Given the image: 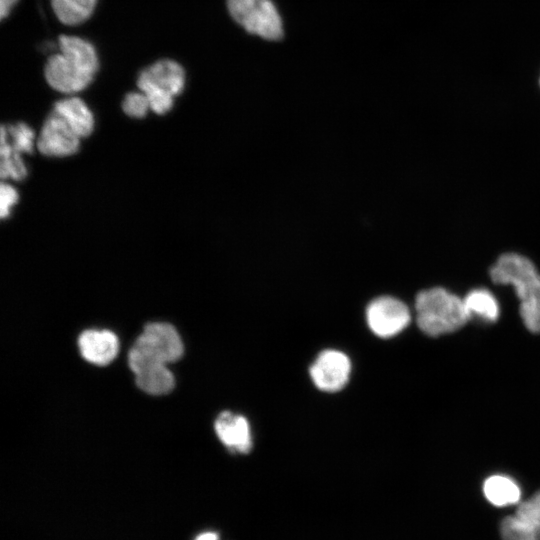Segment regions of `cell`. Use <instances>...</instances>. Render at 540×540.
<instances>
[{
  "instance_id": "obj_19",
  "label": "cell",
  "mask_w": 540,
  "mask_h": 540,
  "mask_svg": "<svg viewBox=\"0 0 540 540\" xmlns=\"http://www.w3.org/2000/svg\"><path fill=\"white\" fill-rule=\"evenodd\" d=\"M1 135L9 146L16 152L32 153L34 145V132L25 123L2 126Z\"/></svg>"
},
{
  "instance_id": "obj_3",
  "label": "cell",
  "mask_w": 540,
  "mask_h": 540,
  "mask_svg": "<svg viewBox=\"0 0 540 540\" xmlns=\"http://www.w3.org/2000/svg\"><path fill=\"white\" fill-rule=\"evenodd\" d=\"M415 309L420 330L429 336L454 332L470 319L464 300L443 287L420 291Z\"/></svg>"
},
{
  "instance_id": "obj_2",
  "label": "cell",
  "mask_w": 540,
  "mask_h": 540,
  "mask_svg": "<svg viewBox=\"0 0 540 540\" xmlns=\"http://www.w3.org/2000/svg\"><path fill=\"white\" fill-rule=\"evenodd\" d=\"M490 277L495 284L514 287L524 325L540 333V273L532 261L518 253H504L490 268Z\"/></svg>"
},
{
  "instance_id": "obj_17",
  "label": "cell",
  "mask_w": 540,
  "mask_h": 540,
  "mask_svg": "<svg viewBox=\"0 0 540 540\" xmlns=\"http://www.w3.org/2000/svg\"><path fill=\"white\" fill-rule=\"evenodd\" d=\"M500 533L503 540H540V523L515 514L502 520Z\"/></svg>"
},
{
  "instance_id": "obj_10",
  "label": "cell",
  "mask_w": 540,
  "mask_h": 540,
  "mask_svg": "<svg viewBox=\"0 0 540 540\" xmlns=\"http://www.w3.org/2000/svg\"><path fill=\"white\" fill-rule=\"evenodd\" d=\"M185 85V71L183 67L172 59H161L146 67L137 78L139 89L143 87H155L170 93L172 96L179 95Z\"/></svg>"
},
{
  "instance_id": "obj_13",
  "label": "cell",
  "mask_w": 540,
  "mask_h": 540,
  "mask_svg": "<svg viewBox=\"0 0 540 540\" xmlns=\"http://www.w3.org/2000/svg\"><path fill=\"white\" fill-rule=\"evenodd\" d=\"M52 111L61 116L80 138L90 135L93 131V114L78 97L71 96L57 101Z\"/></svg>"
},
{
  "instance_id": "obj_24",
  "label": "cell",
  "mask_w": 540,
  "mask_h": 540,
  "mask_svg": "<svg viewBox=\"0 0 540 540\" xmlns=\"http://www.w3.org/2000/svg\"><path fill=\"white\" fill-rule=\"evenodd\" d=\"M17 0H1L0 3V10H1V18L4 19L9 15L10 11L16 4Z\"/></svg>"
},
{
  "instance_id": "obj_25",
  "label": "cell",
  "mask_w": 540,
  "mask_h": 540,
  "mask_svg": "<svg viewBox=\"0 0 540 540\" xmlns=\"http://www.w3.org/2000/svg\"><path fill=\"white\" fill-rule=\"evenodd\" d=\"M195 540H219V536L214 532H205L198 535Z\"/></svg>"
},
{
  "instance_id": "obj_4",
  "label": "cell",
  "mask_w": 540,
  "mask_h": 540,
  "mask_svg": "<svg viewBox=\"0 0 540 540\" xmlns=\"http://www.w3.org/2000/svg\"><path fill=\"white\" fill-rule=\"evenodd\" d=\"M233 20L246 32L265 40L282 38L283 22L272 0H227Z\"/></svg>"
},
{
  "instance_id": "obj_1",
  "label": "cell",
  "mask_w": 540,
  "mask_h": 540,
  "mask_svg": "<svg viewBox=\"0 0 540 540\" xmlns=\"http://www.w3.org/2000/svg\"><path fill=\"white\" fill-rule=\"evenodd\" d=\"M99 61L94 46L73 35L58 38V52L46 61L44 76L56 91L74 94L85 89L94 79Z\"/></svg>"
},
{
  "instance_id": "obj_14",
  "label": "cell",
  "mask_w": 540,
  "mask_h": 540,
  "mask_svg": "<svg viewBox=\"0 0 540 540\" xmlns=\"http://www.w3.org/2000/svg\"><path fill=\"white\" fill-rule=\"evenodd\" d=\"M485 498L494 506L505 507L519 502L521 489L510 477L492 475L483 484Z\"/></svg>"
},
{
  "instance_id": "obj_7",
  "label": "cell",
  "mask_w": 540,
  "mask_h": 540,
  "mask_svg": "<svg viewBox=\"0 0 540 540\" xmlns=\"http://www.w3.org/2000/svg\"><path fill=\"white\" fill-rule=\"evenodd\" d=\"M309 372L318 389L336 392L347 384L351 373V362L343 352L327 349L319 353Z\"/></svg>"
},
{
  "instance_id": "obj_21",
  "label": "cell",
  "mask_w": 540,
  "mask_h": 540,
  "mask_svg": "<svg viewBox=\"0 0 540 540\" xmlns=\"http://www.w3.org/2000/svg\"><path fill=\"white\" fill-rule=\"evenodd\" d=\"M122 109L130 117L143 118L149 111L150 105L143 92H130L123 99Z\"/></svg>"
},
{
  "instance_id": "obj_22",
  "label": "cell",
  "mask_w": 540,
  "mask_h": 540,
  "mask_svg": "<svg viewBox=\"0 0 540 540\" xmlns=\"http://www.w3.org/2000/svg\"><path fill=\"white\" fill-rule=\"evenodd\" d=\"M516 515L540 523V491L530 499L520 503L516 509Z\"/></svg>"
},
{
  "instance_id": "obj_23",
  "label": "cell",
  "mask_w": 540,
  "mask_h": 540,
  "mask_svg": "<svg viewBox=\"0 0 540 540\" xmlns=\"http://www.w3.org/2000/svg\"><path fill=\"white\" fill-rule=\"evenodd\" d=\"M0 200V216L4 219L9 215L11 207L17 202L18 193L11 185L1 183Z\"/></svg>"
},
{
  "instance_id": "obj_6",
  "label": "cell",
  "mask_w": 540,
  "mask_h": 540,
  "mask_svg": "<svg viewBox=\"0 0 540 540\" xmlns=\"http://www.w3.org/2000/svg\"><path fill=\"white\" fill-rule=\"evenodd\" d=\"M366 320L375 335L389 338L399 334L408 326L411 314L401 300L392 296H380L368 304Z\"/></svg>"
},
{
  "instance_id": "obj_16",
  "label": "cell",
  "mask_w": 540,
  "mask_h": 540,
  "mask_svg": "<svg viewBox=\"0 0 540 540\" xmlns=\"http://www.w3.org/2000/svg\"><path fill=\"white\" fill-rule=\"evenodd\" d=\"M463 300L470 318L475 316L486 322H495L498 319V302L487 289H473Z\"/></svg>"
},
{
  "instance_id": "obj_8",
  "label": "cell",
  "mask_w": 540,
  "mask_h": 540,
  "mask_svg": "<svg viewBox=\"0 0 540 540\" xmlns=\"http://www.w3.org/2000/svg\"><path fill=\"white\" fill-rule=\"evenodd\" d=\"M80 137L54 111L46 118L37 140L39 151L49 157H64L76 153Z\"/></svg>"
},
{
  "instance_id": "obj_5",
  "label": "cell",
  "mask_w": 540,
  "mask_h": 540,
  "mask_svg": "<svg viewBox=\"0 0 540 540\" xmlns=\"http://www.w3.org/2000/svg\"><path fill=\"white\" fill-rule=\"evenodd\" d=\"M130 352L167 365L181 358L184 346L174 326L165 322H152L144 327Z\"/></svg>"
},
{
  "instance_id": "obj_18",
  "label": "cell",
  "mask_w": 540,
  "mask_h": 540,
  "mask_svg": "<svg viewBox=\"0 0 540 540\" xmlns=\"http://www.w3.org/2000/svg\"><path fill=\"white\" fill-rule=\"evenodd\" d=\"M1 164L0 175L2 179L11 178L16 181L23 180L27 176V168L21 154L14 151L6 139L1 135L0 144Z\"/></svg>"
},
{
  "instance_id": "obj_15",
  "label": "cell",
  "mask_w": 540,
  "mask_h": 540,
  "mask_svg": "<svg viewBox=\"0 0 540 540\" xmlns=\"http://www.w3.org/2000/svg\"><path fill=\"white\" fill-rule=\"evenodd\" d=\"M56 18L64 25L76 26L94 12L97 0H50Z\"/></svg>"
},
{
  "instance_id": "obj_20",
  "label": "cell",
  "mask_w": 540,
  "mask_h": 540,
  "mask_svg": "<svg viewBox=\"0 0 540 540\" xmlns=\"http://www.w3.org/2000/svg\"><path fill=\"white\" fill-rule=\"evenodd\" d=\"M139 90L146 95L149 101L150 109L156 114H165L172 108L174 96H172L170 93L150 86L143 87Z\"/></svg>"
},
{
  "instance_id": "obj_11",
  "label": "cell",
  "mask_w": 540,
  "mask_h": 540,
  "mask_svg": "<svg viewBox=\"0 0 540 540\" xmlns=\"http://www.w3.org/2000/svg\"><path fill=\"white\" fill-rule=\"evenodd\" d=\"M81 356L88 362L105 366L111 363L118 354L119 340L110 330L88 329L78 338Z\"/></svg>"
},
{
  "instance_id": "obj_9",
  "label": "cell",
  "mask_w": 540,
  "mask_h": 540,
  "mask_svg": "<svg viewBox=\"0 0 540 540\" xmlns=\"http://www.w3.org/2000/svg\"><path fill=\"white\" fill-rule=\"evenodd\" d=\"M128 364L139 389L150 395H165L175 386L172 372L164 363L128 354Z\"/></svg>"
},
{
  "instance_id": "obj_12",
  "label": "cell",
  "mask_w": 540,
  "mask_h": 540,
  "mask_svg": "<svg viewBox=\"0 0 540 540\" xmlns=\"http://www.w3.org/2000/svg\"><path fill=\"white\" fill-rule=\"evenodd\" d=\"M217 437L231 452L246 454L252 448L248 420L230 411L221 412L214 423Z\"/></svg>"
}]
</instances>
